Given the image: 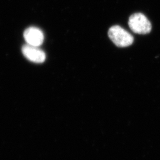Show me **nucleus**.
I'll return each instance as SVG.
<instances>
[{"label": "nucleus", "instance_id": "nucleus-1", "mask_svg": "<svg viewBox=\"0 0 160 160\" xmlns=\"http://www.w3.org/2000/svg\"><path fill=\"white\" fill-rule=\"evenodd\" d=\"M108 35L114 44L120 48L130 46L133 42V37L132 34L119 26L110 28Z\"/></svg>", "mask_w": 160, "mask_h": 160}, {"label": "nucleus", "instance_id": "nucleus-2", "mask_svg": "<svg viewBox=\"0 0 160 160\" xmlns=\"http://www.w3.org/2000/svg\"><path fill=\"white\" fill-rule=\"evenodd\" d=\"M128 24L132 31L138 34H147L152 29L148 19L142 13H135L131 16Z\"/></svg>", "mask_w": 160, "mask_h": 160}, {"label": "nucleus", "instance_id": "nucleus-3", "mask_svg": "<svg viewBox=\"0 0 160 160\" xmlns=\"http://www.w3.org/2000/svg\"><path fill=\"white\" fill-rule=\"evenodd\" d=\"M22 52L28 60L34 63H43L46 59L45 53L38 46L26 44L23 46Z\"/></svg>", "mask_w": 160, "mask_h": 160}, {"label": "nucleus", "instance_id": "nucleus-4", "mask_svg": "<svg viewBox=\"0 0 160 160\" xmlns=\"http://www.w3.org/2000/svg\"><path fill=\"white\" fill-rule=\"evenodd\" d=\"M24 38L27 44L39 47L44 41V34L42 31L36 27H30L24 32Z\"/></svg>", "mask_w": 160, "mask_h": 160}]
</instances>
